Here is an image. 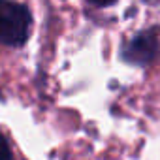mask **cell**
Wrapping results in <instances>:
<instances>
[{"label":"cell","instance_id":"obj_1","mask_svg":"<svg viewBox=\"0 0 160 160\" xmlns=\"http://www.w3.org/2000/svg\"><path fill=\"white\" fill-rule=\"evenodd\" d=\"M32 13L15 0H0V43L21 47L30 38Z\"/></svg>","mask_w":160,"mask_h":160},{"label":"cell","instance_id":"obj_2","mask_svg":"<svg viewBox=\"0 0 160 160\" xmlns=\"http://www.w3.org/2000/svg\"><path fill=\"white\" fill-rule=\"evenodd\" d=\"M160 42L156 30H139L121 47V58L132 66L145 68L158 57Z\"/></svg>","mask_w":160,"mask_h":160},{"label":"cell","instance_id":"obj_3","mask_svg":"<svg viewBox=\"0 0 160 160\" xmlns=\"http://www.w3.org/2000/svg\"><path fill=\"white\" fill-rule=\"evenodd\" d=\"M0 160H15L13 158V152H12V149H10V143H8V139L0 134Z\"/></svg>","mask_w":160,"mask_h":160},{"label":"cell","instance_id":"obj_4","mask_svg":"<svg viewBox=\"0 0 160 160\" xmlns=\"http://www.w3.org/2000/svg\"><path fill=\"white\" fill-rule=\"evenodd\" d=\"M87 2L92 6H98V8H108V6H113L117 0H87Z\"/></svg>","mask_w":160,"mask_h":160}]
</instances>
